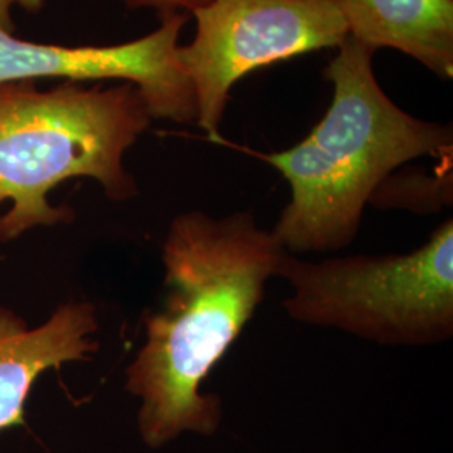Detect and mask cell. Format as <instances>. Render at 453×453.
<instances>
[{"label":"cell","mask_w":453,"mask_h":453,"mask_svg":"<svg viewBox=\"0 0 453 453\" xmlns=\"http://www.w3.org/2000/svg\"><path fill=\"white\" fill-rule=\"evenodd\" d=\"M289 252L250 211L177 215L163 242L165 299L146 312L145 344L127 368L140 398L138 430L150 449L183 432L211 435L222 403L200 387L239 338Z\"/></svg>","instance_id":"1"},{"label":"cell","mask_w":453,"mask_h":453,"mask_svg":"<svg viewBox=\"0 0 453 453\" xmlns=\"http://www.w3.org/2000/svg\"><path fill=\"white\" fill-rule=\"evenodd\" d=\"M326 67L333 101L289 150L257 153L291 185L274 235L291 252H334L355 241L366 203L389 173L420 157L452 155V128L398 108L372 73V50L351 37Z\"/></svg>","instance_id":"2"},{"label":"cell","mask_w":453,"mask_h":453,"mask_svg":"<svg viewBox=\"0 0 453 453\" xmlns=\"http://www.w3.org/2000/svg\"><path fill=\"white\" fill-rule=\"evenodd\" d=\"M151 121L130 82H63L48 91L34 81L0 82V243L73 222L74 211L49 202L65 180H96L113 202L133 198L138 187L125 155Z\"/></svg>","instance_id":"3"},{"label":"cell","mask_w":453,"mask_h":453,"mask_svg":"<svg viewBox=\"0 0 453 453\" xmlns=\"http://www.w3.org/2000/svg\"><path fill=\"white\" fill-rule=\"evenodd\" d=\"M286 312L299 323L336 327L363 340L425 346L453 334V220L403 256L308 262L286 256Z\"/></svg>","instance_id":"4"},{"label":"cell","mask_w":453,"mask_h":453,"mask_svg":"<svg viewBox=\"0 0 453 453\" xmlns=\"http://www.w3.org/2000/svg\"><path fill=\"white\" fill-rule=\"evenodd\" d=\"M194 41L179 48L188 78L196 125L213 142L230 91L249 73L321 49L341 48L349 37L336 0H209L192 12Z\"/></svg>","instance_id":"5"},{"label":"cell","mask_w":453,"mask_h":453,"mask_svg":"<svg viewBox=\"0 0 453 453\" xmlns=\"http://www.w3.org/2000/svg\"><path fill=\"white\" fill-rule=\"evenodd\" d=\"M187 19L166 17L157 31L113 46L37 44L0 29V82H130L142 93L151 119L196 125L194 91L177 54Z\"/></svg>","instance_id":"6"},{"label":"cell","mask_w":453,"mask_h":453,"mask_svg":"<svg viewBox=\"0 0 453 453\" xmlns=\"http://www.w3.org/2000/svg\"><path fill=\"white\" fill-rule=\"evenodd\" d=\"M97 327L91 303H65L35 327L0 306V432L26 425V403L42 372L91 359Z\"/></svg>","instance_id":"7"},{"label":"cell","mask_w":453,"mask_h":453,"mask_svg":"<svg viewBox=\"0 0 453 453\" xmlns=\"http://www.w3.org/2000/svg\"><path fill=\"white\" fill-rule=\"evenodd\" d=\"M348 34L376 52L391 48L440 80L453 78V0H336Z\"/></svg>","instance_id":"8"},{"label":"cell","mask_w":453,"mask_h":453,"mask_svg":"<svg viewBox=\"0 0 453 453\" xmlns=\"http://www.w3.org/2000/svg\"><path fill=\"white\" fill-rule=\"evenodd\" d=\"M130 11L150 9L162 19L172 16H190L195 9L202 7L209 0H119Z\"/></svg>","instance_id":"9"},{"label":"cell","mask_w":453,"mask_h":453,"mask_svg":"<svg viewBox=\"0 0 453 453\" xmlns=\"http://www.w3.org/2000/svg\"><path fill=\"white\" fill-rule=\"evenodd\" d=\"M46 0H0V29L12 31L14 9H24L27 12H39L44 7Z\"/></svg>","instance_id":"10"}]
</instances>
